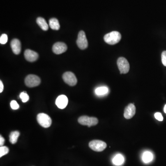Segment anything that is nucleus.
<instances>
[{
  "mask_svg": "<svg viewBox=\"0 0 166 166\" xmlns=\"http://www.w3.org/2000/svg\"><path fill=\"white\" fill-rule=\"evenodd\" d=\"M121 35L116 31L110 32L104 37V40L106 43L110 45H115L119 43L121 40Z\"/></svg>",
  "mask_w": 166,
  "mask_h": 166,
  "instance_id": "nucleus-1",
  "label": "nucleus"
},
{
  "mask_svg": "<svg viewBox=\"0 0 166 166\" xmlns=\"http://www.w3.org/2000/svg\"><path fill=\"white\" fill-rule=\"evenodd\" d=\"M78 122L83 126H87L90 127L96 125L98 123V120L96 117L82 116L79 118Z\"/></svg>",
  "mask_w": 166,
  "mask_h": 166,
  "instance_id": "nucleus-2",
  "label": "nucleus"
},
{
  "mask_svg": "<svg viewBox=\"0 0 166 166\" xmlns=\"http://www.w3.org/2000/svg\"><path fill=\"white\" fill-rule=\"evenodd\" d=\"M37 122L40 126L44 128H48L52 124L51 119L47 114L40 113L37 117Z\"/></svg>",
  "mask_w": 166,
  "mask_h": 166,
  "instance_id": "nucleus-3",
  "label": "nucleus"
},
{
  "mask_svg": "<svg viewBox=\"0 0 166 166\" xmlns=\"http://www.w3.org/2000/svg\"><path fill=\"white\" fill-rule=\"evenodd\" d=\"M89 147L91 150L96 152H101L107 147L105 142L99 140H94L89 143Z\"/></svg>",
  "mask_w": 166,
  "mask_h": 166,
  "instance_id": "nucleus-4",
  "label": "nucleus"
},
{
  "mask_svg": "<svg viewBox=\"0 0 166 166\" xmlns=\"http://www.w3.org/2000/svg\"><path fill=\"white\" fill-rule=\"evenodd\" d=\"M118 68L121 74H126L130 70V65L126 58L120 57L117 60Z\"/></svg>",
  "mask_w": 166,
  "mask_h": 166,
  "instance_id": "nucleus-5",
  "label": "nucleus"
},
{
  "mask_svg": "<svg viewBox=\"0 0 166 166\" xmlns=\"http://www.w3.org/2000/svg\"><path fill=\"white\" fill-rule=\"evenodd\" d=\"M25 82L26 86L28 87H34L39 85L41 80L37 76L30 75L26 77Z\"/></svg>",
  "mask_w": 166,
  "mask_h": 166,
  "instance_id": "nucleus-6",
  "label": "nucleus"
},
{
  "mask_svg": "<svg viewBox=\"0 0 166 166\" xmlns=\"http://www.w3.org/2000/svg\"><path fill=\"white\" fill-rule=\"evenodd\" d=\"M77 44L79 48L81 49H84L87 48L88 41L84 31H81L79 32L78 39L77 40Z\"/></svg>",
  "mask_w": 166,
  "mask_h": 166,
  "instance_id": "nucleus-7",
  "label": "nucleus"
},
{
  "mask_svg": "<svg viewBox=\"0 0 166 166\" xmlns=\"http://www.w3.org/2000/svg\"><path fill=\"white\" fill-rule=\"evenodd\" d=\"M62 78L66 84L70 86H75L77 83V79L74 73L70 72H67L64 73Z\"/></svg>",
  "mask_w": 166,
  "mask_h": 166,
  "instance_id": "nucleus-8",
  "label": "nucleus"
},
{
  "mask_svg": "<svg viewBox=\"0 0 166 166\" xmlns=\"http://www.w3.org/2000/svg\"><path fill=\"white\" fill-rule=\"evenodd\" d=\"M68 49V47L65 43L57 42L53 46V51L57 55L61 54L65 52Z\"/></svg>",
  "mask_w": 166,
  "mask_h": 166,
  "instance_id": "nucleus-9",
  "label": "nucleus"
},
{
  "mask_svg": "<svg viewBox=\"0 0 166 166\" xmlns=\"http://www.w3.org/2000/svg\"><path fill=\"white\" fill-rule=\"evenodd\" d=\"M135 113V106L133 104L130 103L124 109V116L126 119H130L134 116Z\"/></svg>",
  "mask_w": 166,
  "mask_h": 166,
  "instance_id": "nucleus-10",
  "label": "nucleus"
},
{
  "mask_svg": "<svg viewBox=\"0 0 166 166\" xmlns=\"http://www.w3.org/2000/svg\"><path fill=\"white\" fill-rule=\"evenodd\" d=\"M68 100L67 96L64 95L59 96L56 100V104L57 107L60 109H64L68 105Z\"/></svg>",
  "mask_w": 166,
  "mask_h": 166,
  "instance_id": "nucleus-11",
  "label": "nucleus"
},
{
  "mask_svg": "<svg viewBox=\"0 0 166 166\" xmlns=\"http://www.w3.org/2000/svg\"><path fill=\"white\" fill-rule=\"evenodd\" d=\"M24 56L26 60L30 62L36 61L38 58V54L37 53L30 49H26L25 50Z\"/></svg>",
  "mask_w": 166,
  "mask_h": 166,
  "instance_id": "nucleus-12",
  "label": "nucleus"
},
{
  "mask_svg": "<svg viewBox=\"0 0 166 166\" xmlns=\"http://www.w3.org/2000/svg\"><path fill=\"white\" fill-rule=\"evenodd\" d=\"M11 48L14 54L19 55L21 52V43L19 40L14 39L11 42Z\"/></svg>",
  "mask_w": 166,
  "mask_h": 166,
  "instance_id": "nucleus-13",
  "label": "nucleus"
},
{
  "mask_svg": "<svg viewBox=\"0 0 166 166\" xmlns=\"http://www.w3.org/2000/svg\"><path fill=\"white\" fill-rule=\"evenodd\" d=\"M37 23L42 29L44 31H47L49 29V25L45 19L43 18L38 17L37 19Z\"/></svg>",
  "mask_w": 166,
  "mask_h": 166,
  "instance_id": "nucleus-14",
  "label": "nucleus"
},
{
  "mask_svg": "<svg viewBox=\"0 0 166 166\" xmlns=\"http://www.w3.org/2000/svg\"><path fill=\"white\" fill-rule=\"evenodd\" d=\"M49 25L50 27L54 30H58L60 28L59 21L56 18H52L49 20Z\"/></svg>",
  "mask_w": 166,
  "mask_h": 166,
  "instance_id": "nucleus-15",
  "label": "nucleus"
},
{
  "mask_svg": "<svg viewBox=\"0 0 166 166\" xmlns=\"http://www.w3.org/2000/svg\"><path fill=\"white\" fill-rule=\"evenodd\" d=\"M20 135V132L18 131H13L10 133L9 135V141L12 144H15L18 141V139Z\"/></svg>",
  "mask_w": 166,
  "mask_h": 166,
  "instance_id": "nucleus-16",
  "label": "nucleus"
},
{
  "mask_svg": "<svg viewBox=\"0 0 166 166\" xmlns=\"http://www.w3.org/2000/svg\"><path fill=\"white\" fill-rule=\"evenodd\" d=\"M124 162V158L121 154H118L114 157L113 159V162L115 165L120 166L122 165Z\"/></svg>",
  "mask_w": 166,
  "mask_h": 166,
  "instance_id": "nucleus-17",
  "label": "nucleus"
},
{
  "mask_svg": "<svg viewBox=\"0 0 166 166\" xmlns=\"http://www.w3.org/2000/svg\"><path fill=\"white\" fill-rule=\"evenodd\" d=\"M153 159V154L149 151H145L142 156V160L144 163H147L152 161Z\"/></svg>",
  "mask_w": 166,
  "mask_h": 166,
  "instance_id": "nucleus-18",
  "label": "nucleus"
},
{
  "mask_svg": "<svg viewBox=\"0 0 166 166\" xmlns=\"http://www.w3.org/2000/svg\"><path fill=\"white\" fill-rule=\"evenodd\" d=\"M108 88L105 87H100L96 88L95 90L96 94L98 96L104 95L108 93Z\"/></svg>",
  "mask_w": 166,
  "mask_h": 166,
  "instance_id": "nucleus-19",
  "label": "nucleus"
},
{
  "mask_svg": "<svg viewBox=\"0 0 166 166\" xmlns=\"http://www.w3.org/2000/svg\"><path fill=\"white\" fill-rule=\"evenodd\" d=\"M20 97L23 103H26L28 102L29 99V96L25 91L21 92L20 94Z\"/></svg>",
  "mask_w": 166,
  "mask_h": 166,
  "instance_id": "nucleus-20",
  "label": "nucleus"
},
{
  "mask_svg": "<svg viewBox=\"0 0 166 166\" xmlns=\"http://www.w3.org/2000/svg\"><path fill=\"white\" fill-rule=\"evenodd\" d=\"M9 152L8 148L6 146H1L0 147V158L7 155Z\"/></svg>",
  "mask_w": 166,
  "mask_h": 166,
  "instance_id": "nucleus-21",
  "label": "nucleus"
},
{
  "mask_svg": "<svg viewBox=\"0 0 166 166\" xmlns=\"http://www.w3.org/2000/svg\"><path fill=\"white\" fill-rule=\"evenodd\" d=\"M8 37L7 34H2L0 37V43L2 44H6L8 42Z\"/></svg>",
  "mask_w": 166,
  "mask_h": 166,
  "instance_id": "nucleus-22",
  "label": "nucleus"
},
{
  "mask_svg": "<svg viewBox=\"0 0 166 166\" xmlns=\"http://www.w3.org/2000/svg\"><path fill=\"white\" fill-rule=\"evenodd\" d=\"M10 106L11 108L14 110H16L19 108V105L18 104L16 101L15 100H13L10 103Z\"/></svg>",
  "mask_w": 166,
  "mask_h": 166,
  "instance_id": "nucleus-23",
  "label": "nucleus"
},
{
  "mask_svg": "<svg viewBox=\"0 0 166 166\" xmlns=\"http://www.w3.org/2000/svg\"><path fill=\"white\" fill-rule=\"evenodd\" d=\"M162 61L163 65L166 67V51H164L162 53Z\"/></svg>",
  "mask_w": 166,
  "mask_h": 166,
  "instance_id": "nucleus-24",
  "label": "nucleus"
},
{
  "mask_svg": "<svg viewBox=\"0 0 166 166\" xmlns=\"http://www.w3.org/2000/svg\"><path fill=\"white\" fill-rule=\"evenodd\" d=\"M154 115H155V119L156 120H158L159 121H162L163 120L162 115V114L160 113H156Z\"/></svg>",
  "mask_w": 166,
  "mask_h": 166,
  "instance_id": "nucleus-25",
  "label": "nucleus"
},
{
  "mask_svg": "<svg viewBox=\"0 0 166 166\" xmlns=\"http://www.w3.org/2000/svg\"><path fill=\"white\" fill-rule=\"evenodd\" d=\"M4 143L5 139L3 137H1H1H0V145H1V146H2L4 144Z\"/></svg>",
  "mask_w": 166,
  "mask_h": 166,
  "instance_id": "nucleus-26",
  "label": "nucleus"
},
{
  "mask_svg": "<svg viewBox=\"0 0 166 166\" xmlns=\"http://www.w3.org/2000/svg\"><path fill=\"white\" fill-rule=\"evenodd\" d=\"M4 86L3 83H2V81L1 80L0 81V92L1 93L3 91H4Z\"/></svg>",
  "mask_w": 166,
  "mask_h": 166,
  "instance_id": "nucleus-27",
  "label": "nucleus"
},
{
  "mask_svg": "<svg viewBox=\"0 0 166 166\" xmlns=\"http://www.w3.org/2000/svg\"><path fill=\"white\" fill-rule=\"evenodd\" d=\"M164 112H165V113H166V104L165 105V106H164Z\"/></svg>",
  "mask_w": 166,
  "mask_h": 166,
  "instance_id": "nucleus-28",
  "label": "nucleus"
}]
</instances>
